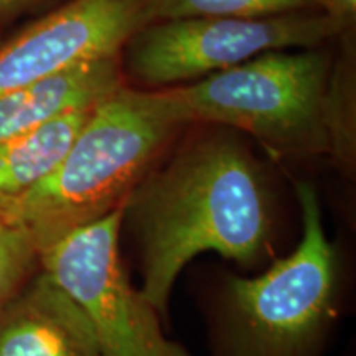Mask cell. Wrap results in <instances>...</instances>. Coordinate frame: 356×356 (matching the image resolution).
Segmentation results:
<instances>
[{"label": "cell", "mask_w": 356, "mask_h": 356, "mask_svg": "<svg viewBox=\"0 0 356 356\" xmlns=\"http://www.w3.org/2000/svg\"><path fill=\"white\" fill-rule=\"evenodd\" d=\"M304 233L291 256L256 277L228 280L236 356H304L322 330L335 293L337 262L318 195L296 184Z\"/></svg>", "instance_id": "277c9868"}, {"label": "cell", "mask_w": 356, "mask_h": 356, "mask_svg": "<svg viewBox=\"0 0 356 356\" xmlns=\"http://www.w3.org/2000/svg\"><path fill=\"white\" fill-rule=\"evenodd\" d=\"M124 207L38 252V267L81 305L99 356H191L167 340L159 312L132 287L119 257Z\"/></svg>", "instance_id": "8992f818"}, {"label": "cell", "mask_w": 356, "mask_h": 356, "mask_svg": "<svg viewBox=\"0 0 356 356\" xmlns=\"http://www.w3.org/2000/svg\"><path fill=\"white\" fill-rule=\"evenodd\" d=\"M323 13L343 24L346 29L353 25L356 17V0H315Z\"/></svg>", "instance_id": "5bb4252c"}, {"label": "cell", "mask_w": 356, "mask_h": 356, "mask_svg": "<svg viewBox=\"0 0 356 356\" xmlns=\"http://www.w3.org/2000/svg\"><path fill=\"white\" fill-rule=\"evenodd\" d=\"M0 356H99L81 305L42 269L0 310Z\"/></svg>", "instance_id": "ba28073f"}, {"label": "cell", "mask_w": 356, "mask_h": 356, "mask_svg": "<svg viewBox=\"0 0 356 356\" xmlns=\"http://www.w3.org/2000/svg\"><path fill=\"white\" fill-rule=\"evenodd\" d=\"M184 126L167 91L122 84L95 106L55 170L0 218L29 231L40 252L122 208Z\"/></svg>", "instance_id": "7a4b0ae2"}, {"label": "cell", "mask_w": 356, "mask_h": 356, "mask_svg": "<svg viewBox=\"0 0 356 356\" xmlns=\"http://www.w3.org/2000/svg\"><path fill=\"white\" fill-rule=\"evenodd\" d=\"M32 0H0V17L6 15L8 12L17 10V8L26 6Z\"/></svg>", "instance_id": "9a60e30c"}, {"label": "cell", "mask_w": 356, "mask_h": 356, "mask_svg": "<svg viewBox=\"0 0 356 356\" xmlns=\"http://www.w3.org/2000/svg\"><path fill=\"white\" fill-rule=\"evenodd\" d=\"M38 269V248L29 231L0 218V310Z\"/></svg>", "instance_id": "4fadbf2b"}, {"label": "cell", "mask_w": 356, "mask_h": 356, "mask_svg": "<svg viewBox=\"0 0 356 356\" xmlns=\"http://www.w3.org/2000/svg\"><path fill=\"white\" fill-rule=\"evenodd\" d=\"M95 106L70 111L0 144V216L55 170Z\"/></svg>", "instance_id": "30bf717a"}, {"label": "cell", "mask_w": 356, "mask_h": 356, "mask_svg": "<svg viewBox=\"0 0 356 356\" xmlns=\"http://www.w3.org/2000/svg\"><path fill=\"white\" fill-rule=\"evenodd\" d=\"M139 238L144 299L163 315L181 269L213 251L249 266L269 239L270 218L256 160L238 140L191 142L167 165L150 170L124 204Z\"/></svg>", "instance_id": "6da1fadb"}, {"label": "cell", "mask_w": 356, "mask_h": 356, "mask_svg": "<svg viewBox=\"0 0 356 356\" xmlns=\"http://www.w3.org/2000/svg\"><path fill=\"white\" fill-rule=\"evenodd\" d=\"M346 26L323 12L282 15L198 17L142 25L127 40L129 73L145 86L198 81L274 50L317 48L341 37Z\"/></svg>", "instance_id": "5b68a950"}, {"label": "cell", "mask_w": 356, "mask_h": 356, "mask_svg": "<svg viewBox=\"0 0 356 356\" xmlns=\"http://www.w3.org/2000/svg\"><path fill=\"white\" fill-rule=\"evenodd\" d=\"M257 55L188 86L168 89L185 122L228 126L291 154H330L332 56L320 48Z\"/></svg>", "instance_id": "3957f363"}, {"label": "cell", "mask_w": 356, "mask_h": 356, "mask_svg": "<svg viewBox=\"0 0 356 356\" xmlns=\"http://www.w3.org/2000/svg\"><path fill=\"white\" fill-rule=\"evenodd\" d=\"M355 66L350 53L332 66L327 101V127L330 154L350 165L355 157Z\"/></svg>", "instance_id": "7c38bea8"}, {"label": "cell", "mask_w": 356, "mask_h": 356, "mask_svg": "<svg viewBox=\"0 0 356 356\" xmlns=\"http://www.w3.org/2000/svg\"><path fill=\"white\" fill-rule=\"evenodd\" d=\"M121 86V55H118L73 66L0 95V144L70 111L95 106Z\"/></svg>", "instance_id": "9c48e42d"}, {"label": "cell", "mask_w": 356, "mask_h": 356, "mask_svg": "<svg viewBox=\"0 0 356 356\" xmlns=\"http://www.w3.org/2000/svg\"><path fill=\"white\" fill-rule=\"evenodd\" d=\"M317 7L315 0H142V17L145 25L198 17L252 19L315 10Z\"/></svg>", "instance_id": "8fae6325"}, {"label": "cell", "mask_w": 356, "mask_h": 356, "mask_svg": "<svg viewBox=\"0 0 356 356\" xmlns=\"http://www.w3.org/2000/svg\"><path fill=\"white\" fill-rule=\"evenodd\" d=\"M142 25V0H71L0 48V95L121 55Z\"/></svg>", "instance_id": "52a82bcc"}]
</instances>
